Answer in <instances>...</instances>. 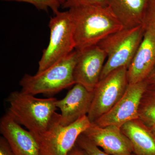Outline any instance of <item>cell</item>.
Masks as SVG:
<instances>
[{
	"instance_id": "30bf717a",
	"label": "cell",
	"mask_w": 155,
	"mask_h": 155,
	"mask_svg": "<svg viewBox=\"0 0 155 155\" xmlns=\"http://www.w3.org/2000/svg\"><path fill=\"white\" fill-rule=\"evenodd\" d=\"M83 134L110 155H132L133 148L121 128L109 125L100 127L92 122Z\"/></svg>"
},
{
	"instance_id": "ba28073f",
	"label": "cell",
	"mask_w": 155,
	"mask_h": 155,
	"mask_svg": "<svg viewBox=\"0 0 155 155\" xmlns=\"http://www.w3.org/2000/svg\"><path fill=\"white\" fill-rule=\"evenodd\" d=\"M148 85L146 80L129 84L125 94L117 104L92 123L100 127L114 125L121 128L127 122L138 119L140 101Z\"/></svg>"
},
{
	"instance_id": "9a60e30c",
	"label": "cell",
	"mask_w": 155,
	"mask_h": 155,
	"mask_svg": "<svg viewBox=\"0 0 155 155\" xmlns=\"http://www.w3.org/2000/svg\"><path fill=\"white\" fill-rule=\"evenodd\" d=\"M121 128L130 140L134 155H155V136L140 119L129 121Z\"/></svg>"
},
{
	"instance_id": "9c48e42d",
	"label": "cell",
	"mask_w": 155,
	"mask_h": 155,
	"mask_svg": "<svg viewBox=\"0 0 155 155\" xmlns=\"http://www.w3.org/2000/svg\"><path fill=\"white\" fill-rule=\"evenodd\" d=\"M74 71L76 83L93 92L98 83L107 56L97 45L79 51Z\"/></svg>"
},
{
	"instance_id": "277c9868",
	"label": "cell",
	"mask_w": 155,
	"mask_h": 155,
	"mask_svg": "<svg viewBox=\"0 0 155 155\" xmlns=\"http://www.w3.org/2000/svg\"><path fill=\"white\" fill-rule=\"evenodd\" d=\"M144 31L143 25L124 28L97 45L107 56L100 80L115 69L124 67L128 68L143 38Z\"/></svg>"
},
{
	"instance_id": "52a82bcc",
	"label": "cell",
	"mask_w": 155,
	"mask_h": 155,
	"mask_svg": "<svg viewBox=\"0 0 155 155\" xmlns=\"http://www.w3.org/2000/svg\"><path fill=\"white\" fill-rule=\"evenodd\" d=\"M127 67L115 69L100 80L93 91V98L87 116L93 122L109 112L125 94L127 86Z\"/></svg>"
},
{
	"instance_id": "3957f363",
	"label": "cell",
	"mask_w": 155,
	"mask_h": 155,
	"mask_svg": "<svg viewBox=\"0 0 155 155\" xmlns=\"http://www.w3.org/2000/svg\"><path fill=\"white\" fill-rule=\"evenodd\" d=\"M79 51L75 50L48 69L32 75L25 74L19 81L21 91L35 96L54 95L75 85L74 71Z\"/></svg>"
},
{
	"instance_id": "ffe728a7",
	"label": "cell",
	"mask_w": 155,
	"mask_h": 155,
	"mask_svg": "<svg viewBox=\"0 0 155 155\" xmlns=\"http://www.w3.org/2000/svg\"><path fill=\"white\" fill-rule=\"evenodd\" d=\"M143 25L155 29V0H148Z\"/></svg>"
},
{
	"instance_id": "7402d4cb",
	"label": "cell",
	"mask_w": 155,
	"mask_h": 155,
	"mask_svg": "<svg viewBox=\"0 0 155 155\" xmlns=\"http://www.w3.org/2000/svg\"><path fill=\"white\" fill-rule=\"evenodd\" d=\"M67 155H87L86 153L80 148L77 145L75 144V147L72 149Z\"/></svg>"
},
{
	"instance_id": "7c38bea8",
	"label": "cell",
	"mask_w": 155,
	"mask_h": 155,
	"mask_svg": "<svg viewBox=\"0 0 155 155\" xmlns=\"http://www.w3.org/2000/svg\"><path fill=\"white\" fill-rule=\"evenodd\" d=\"M93 92L76 83L64 98L57 100V107L61 111V123L66 126L87 115L91 107Z\"/></svg>"
},
{
	"instance_id": "2e32d148",
	"label": "cell",
	"mask_w": 155,
	"mask_h": 155,
	"mask_svg": "<svg viewBox=\"0 0 155 155\" xmlns=\"http://www.w3.org/2000/svg\"><path fill=\"white\" fill-rule=\"evenodd\" d=\"M138 119L149 127L155 124V84H148L142 97Z\"/></svg>"
},
{
	"instance_id": "5bb4252c",
	"label": "cell",
	"mask_w": 155,
	"mask_h": 155,
	"mask_svg": "<svg viewBox=\"0 0 155 155\" xmlns=\"http://www.w3.org/2000/svg\"><path fill=\"white\" fill-rule=\"evenodd\" d=\"M148 0H108L107 7L125 28L143 24Z\"/></svg>"
},
{
	"instance_id": "7a4b0ae2",
	"label": "cell",
	"mask_w": 155,
	"mask_h": 155,
	"mask_svg": "<svg viewBox=\"0 0 155 155\" xmlns=\"http://www.w3.org/2000/svg\"><path fill=\"white\" fill-rule=\"evenodd\" d=\"M55 98H39L22 91L11 92L7 98L8 113L20 125L36 137L50 128L61 118L56 112Z\"/></svg>"
},
{
	"instance_id": "e0dca14e",
	"label": "cell",
	"mask_w": 155,
	"mask_h": 155,
	"mask_svg": "<svg viewBox=\"0 0 155 155\" xmlns=\"http://www.w3.org/2000/svg\"><path fill=\"white\" fill-rule=\"evenodd\" d=\"M76 144L83 150L87 155H110L100 149L83 134L80 135ZM132 155H135L133 154Z\"/></svg>"
},
{
	"instance_id": "603a6c76",
	"label": "cell",
	"mask_w": 155,
	"mask_h": 155,
	"mask_svg": "<svg viewBox=\"0 0 155 155\" xmlns=\"http://www.w3.org/2000/svg\"><path fill=\"white\" fill-rule=\"evenodd\" d=\"M146 80L148 84H155V67Z\"/></svg>"
},
{
	"instance_id": "d4e9b609",
	"label": "cell",
	"mask_w": 155,
	"mask_h": 155,
	"mask_svg": "<svg viewBox=\"0 0 155 155\" xmlns=\"http://www.w3.org/2000/svg\"><path fill=\"white\" fill-rule=\"evenodd\" d=\"M57 1L60 3L61 5H62L64 3V2H65V0H57Z\"/></svg>"
},
{
	"instance_id": "6da1fadb",
	"label": "cell",
	"mask_w": 155,
	"mask_h": 155,
	"mask_svg": "<svg viewBox=\"0 0 155 155\" xmlns=\"http://www.w3.org/2000/svg\"><path fill=\"white\" fill-rule=\"evenodd\" d=\"M68 11L77 51L96 45L110 35L124 28L107 7L78 6Z\"/></svg>"
},
{
	"instance_id": "8fae6325",
	"label": "cell",
	"mask_w": 155,
	"mask_h": 155,
	"mask_svg": "<svg viewBox=\"0 0 155 155\" xmlns=\"http://www.w3.org/2000/svg\"><path fill=\"white\" fill-rule=\"evenodd\" d=\"M144 26L143 38L127 68L129 84L146 80L155 67V29Z\"/></svg>"
},
{
	"instance_id": "ac0fdd59",
	"label": "cell",
	"mask_w": 155,
	"mask_h": 155,
	"mask_svg": "<svg viewBox=\"0 0 155 155\" xmlns=\"http://www.w3.org/2000/svg\"><path fill=\"white\" fill-rule=\"evenodd\" d=\"M8 1H17L29 3L33 5L38 10L48 11L51 9L54 14L59 11V8L61 6L60 3L57 0H5Z\"/></svg>"
},
{
	"instance_id": "4fadbf2b",
	"label": "cell",
	"mask_w": 155,
	"mask_h": 155,
	"mask_svg": "<svg viewBox=\"0 0 155 155\" xmlns=\"http://www.w3.org/2000/svg\"><path fill=\"white\" fill-rule=\"evenodd\" d=\"M0 132L14 155H40L33 134L22 128L8 113L1 118Z\"/></svg>"
},
{
	"instance_id": "8992f818",
	"label": "cell",
	"mask_w": 155,
	"mask_h": 155,
	"mask_svg": "<svg viewBox=\"0 0 155 155\" xmlns=\"http://www.w3.org/2000/svg\"><path fill=\"white\" fill-rule=\"evenodd\" d=\"M91 123L86 115L70 125L64 126L61 124L60 118L44 133L34 137L40 155H67L75 147L78 137Z\"/></svg>"
},
{
	"instance_id": "5b68a950",
	"label": "cell",
	"mask_w": 155,
	"mask_h": 155,
	"mask_svg": "<svg viewBox=\"0 0 155 155\" xmlns=\"http://www.w3.org/2000/svg\"><path fill=\"white\" fill-rule=\"evenodd\" d=\"M49 23V42L43 51L37 73L44 71L67 57L75 49L73 28L69 11H58Z\"/></svg>"
},
{
	"instance_id": "cb8c5ba5",
	"label": "cell",
	"mask_w": 155,
	"mask_h": 155,
	"mask_svg": "<svg viewBox=\"0 0 155 155\" xmlns=\"http://www.w3.org/2000/svg\"><path fill=\"white\" fill-rule=\"evenodd\" d=\"M150 127V130H151L153 134V135H154L155 137V124L153 125V126H151V127Z\"/></svg>"
},
{
	"instance_id": "d6986e66",
	"label": "cell",
	"mask_w": 155,
	"mask_h": 155,
	"mask_svg": "<svg viewBox=\"0 0 155 155\" xmlns=\"http://www.w3.org/2000/svg\"><path fill=\"white\" fill-rule=\"evenodd\" d=\"M108 0H65L62 7L64 8L82 6L107 7Z\"/></svg>"
},
{
	"instance_id": "44dd1931",
	"label": "cell",
	"mask_w": 155,
	"mask_h": 155,
	"mask_svg": "<svg viewBox=\"0 0 155 155\" xmlns=\"http://www.w3.org/2000/svg\"><path fill=\"white\" fill-rule=\"evenodd\" d=\"M0 155H14L5 139L0 137Z\"/></svg>"
}]
</instances>
